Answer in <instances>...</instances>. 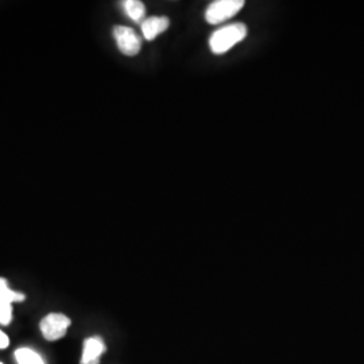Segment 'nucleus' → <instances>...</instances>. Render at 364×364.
Listing matches in <instances>:
<instances>
[{"label":"nucleus","instance_id":"nucleus-7","mask_svg":"<svg viewBox=\"0 0 364 364\" xmlns=\"http://www.w3.org/2000/svg\"><path fill=\"white\" fill-rule=\"evenodd\" d=\"M122 7L124 10V13L127 14V16L132 19L136 23H142L144 19V14L146 9L144 4L139 0H124L122 1Z\"/></svg>","mask_w":364,"mask_h":364},{"label":"nucleus","instance_id":"nucleus-11","mask_svg":"<svg viewBox=\"0 0 364 364\" xmlns=\"http://www.w3.org/2000/svg\"><path fill=\"white\" fill-rule=\"evenodd\" d=\"M9 344H10V340L7 338V335H4V333L0 331V350H1V348H6Z\"/></svg>","mask_w":364,"mask_h":364},{"label":"nucleus","instance_id":"nucleus-2","mask_svg":"<svg viewBox=\"0 0 364 364\" xmlns=\"http://www.w3.org/2000/svg\"><path fill=\"white\" fill-rule=\"evenodd\" d=\"M243 6V0H216L209 4L205 11V21L209 25H219L234 18Z\"/></svg>","mask_w":364,"mask_h":364},{"label":"nucleus","instance_id":"nucleus-9","mask_svg":"<svg viewBox=\"0 0 364 364\" xmlns=\"http://www.w3.org/2000/svg\"><path fill=\"white\" fill-rule=\"evenodd\" d=\"M0 299L10 302V304L22 302V301H25V294L14 291L7 285V281L4 278H0Z\"/></svg>","mask_w":364,"mask_h":364},{"label":"nucleus","instance_id":"nucleus-8","mask_svg":"<svg viewBox=\"0 0 364 364\" xmlns=\"http://www.w3.org/2000/svg\"><path fill=\"white\" fill-rule=\"evenodd\" d=\"M15 359L18 364H45L38 353L30 348H19L15 351Z\"/></svg>","mask_w":364,"mask_h":364},{"label":"nucleus","instance_id":"nucleus-5","mask_svg":"<svg viewBox=\"0 0 364 364\" xmlns=\"http://www.w3.org/2000/svg\"><path fill=\"white\" fill-rule=\"evenodd\" d=\"M107 347L105 341L97 336L88 338L84 343V351L81 356L80 364H97L100 360V356L105 353Z\"/></svg>","mask_w":364,"mask_h":364},{"label":"nucleus","instance_id":"nucleus-4","mask_svg":"<svg viewBox=\"0 0 364 364\" xmlns=\"http://www.w3.org/2000/svg\"><path fill=\"white\" fill-rule=\"evenodd\" d=\"M114 37L117 41L119 50L123 53L124 55L132 57V55H136L138 53L141 52L142 41L131 27L115 26Z\"/></svg>","mask_w":364,"mask_h":364},{"label":"nucleus","instance_id":"nucleus-10","mask_svg":"<svg viewBox=\"0 0 364 364\" xmlns=\"http://www.w3.org/2000/svg\"><path fill=\"white\" fill-rule=\"evenodd\" d=\"M13 304L0 299V324L9 326L13 320Z\"/></svg>","mask_w":364,"mask_h":364},{"label":"nucleus","instance_id":"nucleus-3","mask_svg":"<svg viewBox=\"0 0 364 364\" xmlns=\"http://www.w3.org/2000/svg\"><path fill=\"white\" fill-rule=\"evenodd\" d=\"M70 326V318L63 313H50L41 321V332L43 338L49 341H55L64 338L66 329Z\"/></svg>","mask_w":364,"mask_h":364},{"label":"nucleus","instance_id":"nucleus-12","mask_svg":"<svg viewBox=\"0 0 364 364\" xmlns=\"http://www.w3.org/2000/svg\"><path fill=\"white\" fill-rule=\"evenodd\" d=\"M0 364H3V363H0Z\"/></svg>","mask_w":364,"mask_h":364},{"label":"nucleus","instance_id":"nucleus-1","mask_svg":"<svg viewBox=\"0 0 364 364\" xmlns=\"http://www.w3.org/2000/svg\"><path fill=\"white\" fill-rule=\"evenodd\" d=\"M247 37V27L245 23H232L218 28L209 38V48L213 54H224L231 50L235 45Z\"/></svg>","mask_w":364,"mask_h":364},{"label":"nucleus","instance_id":"nucleus-6","mask_svg":"<svg viewBox=\"0 0 364 364\" xmlns=\"http://www.w3.org/2000/svg\"><path fill=\"white\" fill-rule=\"evenodd\" d=\"M169 18L166 16H150L142 22V34L147 41L156 39L159 34L168 30L169 27Z\"/></svg>","mask_w":364,"mask_h":364}]
</instances>
